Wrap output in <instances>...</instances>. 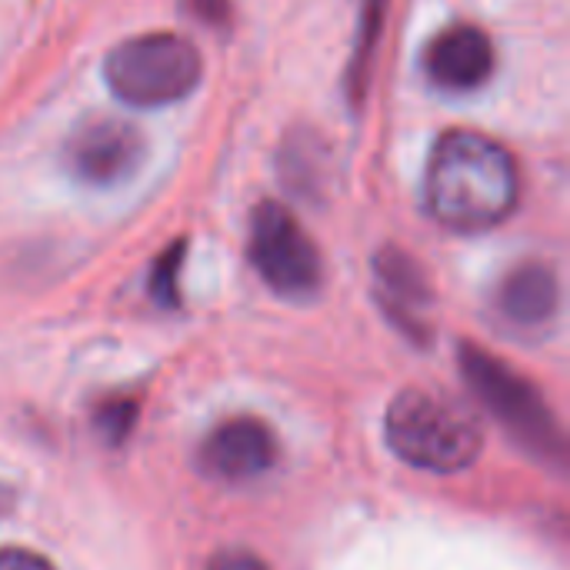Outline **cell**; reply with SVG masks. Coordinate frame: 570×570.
Masks as SVG:
<instances>
[{
	"mask_svg": "<svg viewBox=\"0 0 570 570\" xmlns=\"http://www.w3.org/2000/svg\"><path fill=\"white\" fill-rule=\"evenodd\" d=\"M428 77L444 90H478L494 73V43L471 23H454L438 33L424 53Z\"/></svg>",
	"mask_w": 570,
	"mask_h": 570,
	"instance_id": "obj_8",
	"label": "cell"
},
{
	"mask_svg": "<svg viewBox=\"0 0 570 570\" xmlns=\"http://www.w3.org/2000/svg\"><path fill=\"white\" fill-rule=\"evenodd\" d=\"M428 210L438 224L474 234L511 217L518 204L514 157L478 130H448L428 164Z\"/></svg>",
	"mask_w": 570,
	"mask_h": 570,
	"instance_id": "obj_1",
	"label": "cell"
},
{
	"mask_svg": "<svg viewBox=\"0 0 570 570\" xmlns=\"http://www.w3.org/2000/svg\"><path fill=\"white\" fill-rule=\"evenodd\" d=\"M384 431L404 464L431 474H458L471 468L484 448V434L468 411L414 387L394 397Z\"/></svg>",
	"mask_w": 570,
	"mask_h": 570,
	"instance_id": "obj_2",
	"label": "cell"
},
{
	"mask_svg": "<svg viewBox=\"0 0 570 570\" xmlns=\"http://www.w3.org/2000/svg\"><path fill=\"white\" fill-rule=\"evenodd\" d=\"M0 570H53L40 554L20 551V548H3L0 551Z\"/></svg>",
	"mask_w": 570,
	"mask_h": 570,
	"instance_id": "obj_11",
	"label": "cell"
},
{
	"mask_svg": "<svg viewBox=\"0 0 570 570\" xmlns=\"http://www.w3.org/2000/svg\"><path fill=\"white\" fill-rule=\"evenodd\" d=\"M250 264L261 281L281 297H311L321 287V254L294 214L274 200L250 217Z\"/></svg>",
	"mask_w": 570,
	"mask_h": 570,
	"instance_id": "obj_4",
	"label": "cell"
},
{
	"mask_svg": "<svg viewBox=\"0 0 570 570\" xmlns=\"http://www.w3.org/2000/svg\"><path fill=\"white\" fill-rule=\"evenodd\" d=\"M104 80L130 107H164L197 87L200 53L177 33H140L107 53Z\"/></svg>",
	"mask_w": 570,
	"mask_h": 570,
	"instance_id": "obj_3",
	"label": "cell"
},
{
	"mask_svg": "<svg viewBox=\"0 0 570 570\" xmlns=\"http://www.w3.org/2000/svg\"><path fill=\"white\" fill-rule=\"evenodd\" d=\"M140 157H144L140 130L117 117L83 120L63 147V160L70 174L90 187H110L127 180L140 167Z\"/></svg>",
	"mask_w": 570,
	"mask_h": 570,
	"instance_id": "obj_6",
	"label": "cell"
},
{
	"mask_svg": "<svg viewBox=\"0 0 570 570\" xmlns=\"http://www.w3.org/2000/svg\"><path fill=\"white\" fill-rule=\"evenodd\" d=\"M187 3H190V10H194L200 20H207V23H214V27L227 23V7H230V0H187Z\"/></svg>",
	"mask_w": 570,
	"mask_h": 570,
	"instance_id": "obj_12",
	"label": "cell"
},
{
	"mask_svg": "<svg viewBox=\"0 0 570 570\" xmlns=\"http://www.w3.org/2000/svg\"><path fill=\"white\" fill-rule=\"evenodd\" d=\"M180 254L184 247L177 244L174 250L164 254V261L154 271V297L160 304H177V274H180Z\"/></svg>",
	"mask_w": 570,
	"mask_h": 570,
	"instance_id": "obj_10",
	"label": "cell"
},
{
	"mask_svg": "<svg viewBox=\"0 0 570 570\" xmlns=\"http://www.w3.org/2000/svg\"><path fill=\"white\" fill-rule=\"evenodd\" d=\"M274 461H277V441L271 428L254 417H234L220 424L200 451L204 471L220 481L261 478L264 471L274 468Z\"/></svg>",
	"mask_w": 570,
	"mask_h": 570,
	"instance_id": "obj_7",
	"label": "cell"
},
{
	"mask_svg": "<svg viewBox=\"0 0 570 570\" xmlns=\"http://www.w3.org/2000/svg\"><path fill=\"white\" fill-rule=\"evenodd\" d=\"M461 371L471 381L474 394L528 444H538L541 454L558 451L561 454V434L544 407V401L538 397V391L518 377L508 364H501L498 357L478 351L474 344L461 347Z\"/></svg>",
	"mask_w": 570,
	"mask_h": 570,
	"instance_id": "obj_5",
	"label": "cell"
},
{
	"mask_svg": "<svg viewBox=\"0 0 570 570\" xmlns=\"http://www.w3.org/2000/svg\"><path fill=\"white\" fill-rule=\"evenodd\" d=\"M210 570H267L257 558H250V554H240V551H230V554H220Z\"/></svg>",
	"mask_w": 570,
	"mask_h": 570,
	"instance_id": "obj_13",
	"label": "cell"
},
{
	"mask_svg": "<svg viewBox=\"0 0 570 570\" xmlns=\"http://www.w3.org/2000/svg\"><path fill=\"white\" fill-rule=\"evenodd\" d=\"M561 287L548 264H521L501 284V311L521 327L548 324L558 311Z\"/></svg>",
	"mask_w": 570,
	"mask_h": 570,
	"instance_id": "obj_9",
	"label": "cell"
}]
</instances>
